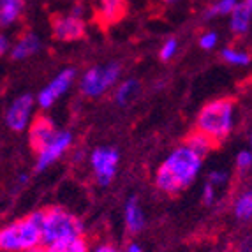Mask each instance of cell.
Returning <instances> with one entry per match:
<instances>
[{
	"label": "cell",
	"instance_id": "obj_1",
	"mask_svg": "<svg viewBox=\"0 0 252 252\" xmlns=\"http://www.w3.org/2000/svg\"><path fill=\"white\" fill-rule=\"evenodd\" d=\"M203 154L184 141L157 168L156 187L166 194L182 192L196 180L203 166Z\"/></svg>",
	"mask_w": 252,
	"mask_h": 252
},
{
	"label": "cell",
	"instance_id": "obj_2",
	"mask_svg": "<svg viewBox=\"0 0 252 252\" xmlns=\"http://www.w3.org/2000/svg\"><path fill=\"white\" fill-rule=\"evenodd\" d=\"M41 245V210L11 220L0 229V249L4 252H29Z\"/></svg>",
	"mask_w": 252,
	"mask_h": 252
},
{
	"label": "cell",
	"instance_id": "obj_3",
	"mask_svg": "<svg viewBox=\"0 0 252 252\" xmlns=\"http://www.w3.org/2000/svg\"><path fill=\"white\" fill-rule=\"evenodd\" d=\"M233 124H235V101L231 97H224L203 106L196 118V130L203 132L219 145L231 134Z\"/></svg>",
	"mask_w": 252,
	"mask_h": 252
},
{
	"label": "cell",
	"instance_id": "obj_4",
	"mask_svg": "<svg viewBox=\"0 0 252 252\" xmlns=\"http://www.w3.org/2000/svg\"><path fill=\"white\" fill-rule=\"evenodd\" d=\"M41 231L42 245H51L60 240L81 236L85 226L74 214L67 212L60 206H51L46 210H41Z\"/></svg>",
	"mask_w": 252,
	"mask_h": 252
},
{
	"label": "cell",
	"instance_id": "obj_5",
	"mask_svg": "<svg viewBox=\"0 0 252 252\" xmlns=\"http://www.w3.org/2000/svg\"><path fill=\"white\" fill-rule=\"evenodd\" d=\"M120 63L109 62L106 65H94L81 76L80 90L87 97H101L108 92L120 78Z\"/></svg>",
	"mask_w": 252,
	"mask_h": 252
},
{
	"label": "cell",
	"instance_id": "obj_6",
	"mask_svg": "<svg viewBox=\"0 0 252 252\" xmlns=\"http://www.w3.org/2000/svg\"><path fill=\"white\" fill-rule=\"evenodd\" d=\"M118 152L111 147H99L90 154V166H92L94 177L99 185H108L117 175Z\"/></svg>",
	"mask_w": 252,
	"mask_h": 252
},
{
	"label": "cell",
	"instance_id": "obj_7",
	"mask_svg": "<svg viewBox=\"0 0 252 252\" xmlns=\"http://www.w3.org/2000/svg\"><path fill=\"white\" fill-rule=\"evenodd\" d=\"M51 32L53 37L60 42H74L80 41L87 34L83 16L76 13L71 14H55L51 18Z\"/></svg>",
	"mask_w": 252,
	"mask_h": 252
},
{
	"label": "cell",
	"instance_id": "obj_8",
	"mask_svg": "<svg viewBox=\"0 0 252 252\" xmlns=\"http://www.w3.org/2000/svg\"><path fill=\"white\" fill-rule=\"evenodd\" d=\"M35 102L37 101L30 94H23V95L16 97L5 111V126L14 132H23L25 129H29L32 120H34L32 113H34Z\"/></svg>",
	"mask_w": 252,
	"mask_h": 252
},
{
	"label": "cell",
	"instance_id": "obj_9",
	"mask_svg": "<svg viewBox=\"0 0 252 252\" xmlns=\"http://www.w3.org/2000/svg\"><path fill=\"white\" fill-rule=\"evenodd\" d=\"M74 78H76V71L74 69H63L60 71L59 74L55 76L53 80L37 94L35 97V101H37V106L41 109H50L55 102L59 101L60 97L63 94L67 92L71 89V85L74 83Z\"/></svg>",
	"mask_w": 252,
	"mask_h": 252
},
{
	"label": "cell",
	"instance_id": "obj_10",
	"mask_svg": "<svg viewBox=\"0 0 252 252\" xmlns=\"http://www.w3.org/2000/svg\"><path fill=\"white\" fill-rule=\"evenodd\" d=\"M72 143V134L69 130H59V134L51 139L46 147L41 152H37V159H35V169L37 171H44L48 169L53 162L60 159V157L67 152V148Z\"/></svg>",
	"mask_w": 252,
	"mask_h": 252
},
{
	"label": "cell",
	"instance_id": "obj_11",
	"mask_svg": "<svg viewBox=\"0 0 252 252\" xmlns=\"http://www.w3.org/2000/svg\"><path fill=\"white\" fill-rule=\"evenodd\" d=\"M57 134H59V130L55 129V124L51 122L48 117H44V115H39V117H35L34 120H32V124H30V127H29L30 147L37 154V152H41Z\"/></svg>",
	"mask_w": 252,
	"mask_h": 252
},
{
	"label": "cell",
	"instance_id": "obj_12",
	"mask_svg": "<svg viewBox=\"0 0 252 252\" xmlns=\"http://www.w3.org/2000/svg\"><path fill=\"white\" fill-rule=\"evenodd\" d=\"M124 215H126V227L130 235H138L145 226V214L139 205V199L136 196H130L124 206Z\"/></svg>",
	"mask_w": 252,
	"mask_h": 252
},
{
	"label": "cell",
	"instance_id": "obj_13",
	"mask_svg": "<svg viewBox=\"0 0 252 252\" xmlns=\"http://www.w3.org/2000/svg\"><path fill=\"white\" fill-rule=\"evenodd\" d=\"M127 7V0H99L97 5V18L104 23L111 25L124 18Z\"/></svg>",
	"mask_w": 252,
	"mask_h": 252
},
{
	"label": "cell",
	"instance_id": "obj_14",
	"mask_svg": "<svg viewBox=\"0 0 252 252\" xmlns=\"http://www.w3.org/2000/svg\"><path fill=\"white\" fill-rule=\"evenodd\" d=\"M41 48V39L35 34H25L21 35L14 46L11 48V59L13 60H25L32 55H35Z\"/></svg>",
	"mask_w": 252,
	"mask_h": 252
},
{
	"label": "cell",
	"instance_id": "obj_15",
	"mask_svg": "<svg viewBox=\"0 0 252 252\" xmlns=\"http://www.w3.org/2000/svg\"><path fill=\"white\" fill-rule=\"evenodd\" d=\"M251 20H252V11L240 2L238 7L233 11V14L229 16V29L235 35H245L251 29Z\"/></svg>",
	"mask_w": 252,
	"mask_h": 252
},
{
	"label": "cell",
	"instance_id": "obj_16",
	"mask_svg": "<svg viewBox=\"0 0 252 252\" xmlns=\"http://www.w3.org/2000/svg\"><path fill=\"white\" fill-rule=\"evenodd\" d=\"M46 252H92L90 245L83 235L81 236H72V238L60 240L55 244L48 245Z\"/></svg>",
	"mask_w": 252,
	"mask_h": 252
},
{
	"label": "cell",
	"instance_id": "obj_17",
	"mask_svg": "<svg viewBox=\"0 0 252 252\" xmlns=\"http://www.w3.org/2000/svg\"><path fill=\"white\" fill-rule=\"evenodd\" d=\"M25 7V0H0V23L2 27H9L16 23Z\"/></svg>",
	"mask_w": 252,
	"mask_h": 252
},
{
	"label": "cell",
	"instance_id": "obj_18",
	"mask_svg": "<svg viewBox=\"0 0 252 252\" xmlns=\"http://www.w3.org/2000/svg\"><path fill=\"white\" fill-rule=\"evenodd\" d=\"M220 57L226 60L227 63L231 65H238V67H245L252 62V55L245 50H240V48H231L227 46L220 51Z\"/></svg>",
	"mask_w": 252,
	"mask_h": 252
},
{
	"label": "cell",
	"instance_id": "obj_19",
	"mask_svg": "<svg viewBox=\"0 0 252 252\" xmlns=\"http://www.w3.org/2000/svg\"><path fill=\"white\" fill-rule=\"evenodd\" d=\"M138 90H139L138 81H136V80H126L124 83L118 85L117 92H115V101H117L120 106L129 104V102L136 97Z\"/></svg>",
	"mask_w": 252,
	"mask_h": 252
},
{
	"label": "cell",
	"instance_id": "obj_20",
	"mask_svg": "<svg viewBox=\"0 0 252 252\" xmlns=\"http://www.w3.org/2000/svg\"><path fill=\"white\" fill-rule=\"evenodd\" d=\"M185 143H189L192 148H196V150L199 152V154H203V156H206L210 150H214L215 147H217V143L215 141H212L208 136H205L203 132H199V130H194L192 134H189L187 138H185Z\"/></svg>",
	"mask_w": 252,
	"mask_h": 252
},
{
	"label": "cell",
	"instance_id": "obj_21",
	"mask_svg": "<svg viewBox=\"0 0 252 252\" xmlns=\"http://www.w3.org/2000/svg\"><path fill=\"white\" fill-rule=\"evenodd\" d=\"M240 0H217L214 5L208 7L206 11V18H214V16H231L233 11L238 7Z\"/></svg>",
	"mask_w": 252,
	"mask_h": 252
},
{
	"label": "cell",
	"instance_id": "obj_22",
	"mask_svg": "<svg viewBox=\"0 0 252 252\" xmlns=\"http://www.w3.org/2000/svg\"><path fill=\"white\" fill-rule=\"evenodd\" d=\"M235 215L238 219H251L252 217V190H247L236 199L235 203Z\"/></svg>",
	"mask_w": 252,
	"mask_h": 252
},
{
	"label": "cell",
	"instance_id": "obj_23",
	"mask_svg": "<svg viewBox=\"0 0 252 252\" xmlns=\"http://www.w3.org/2000/svg\"><path fill=\"white\" fill-rule=\"evenodd\" d=\"M177 51H178V42H177V39H168V41H166L162 44V48H160L159 57H160V60L168 62V60H171L173 57L177 55Z\"/></svg>",
	"mask_w": 252,
	"mask_h": 252
},
{
	"label": "cell",
	"instance_id": "obj_24",
	"mask_svg": "<svg viewBox=\"0 0 252 252\" xmlns=\"http://www.w3.org/2000/svg\"><path fill=\"white\" fill-rule=\"evenodd\" d=\"M219 44V34L214 30H208V32H203L201 37H199V46L203 50H214Z\"/></svg>",
	"mask_w": 252,
	"mask_h": 252
},
{
	"label": "cell",
	"instance_id": "obj_25",
	"mask_svg": "<svg viewBox=\"0 0 252 252\" xmlns=\"http://www.w3.org/2000/svg\"><path fill=\"white\" fill-rule=\"evenodd\" d=\"M215 198H217V185L206 180L205 187H203V201H205V205L210 206L214 205Z\"/></svg>",
	"mask_w": 252,
	"mask_h": 252
},
{
	"label": "cell",
	"instance_id": "obj_26",
	"mask_svg": "<svg viewBox=\"0 0 252 252\" xmlns=\"http://www.w3.org/2000/svg\"><path fill=\"white\" fill-rule=\"evenodd\" d=\"M236 168L245 171V169L252 168V152L251 150H242L236 156Z\"/></svg>",
	"mask_w": 252,
	"mask_h": 252
},
{
	"label": "cell",
	"instance_id": "obj_27",
	"mask_svg": "<svg viewBox=\"0 0 252 252\" xmlns=\"http://www.w3.org/2000/svg\"><path fill=\"white\" fill-rule=\"evenodd\" d=\"M92 252H118V249L115 247V245L106 244V242H102V244L95 245V247L92 249Z\"/></svg>",
	"mask_w": 252,
	"mask_h": 252
},
{
	"label": "cell",
	"instance_id": "obj_28",
	"mask_svg": "<svg viewBox=\"0 0 252 252\" xmlns=\"http://www.w3.org/2000/svg\"><path fill=\"white\" fill-rule=\"evenodd\" d=\"M7 46H9L7 37H5V35H2V37H0V53H2V55L7 53Z\"/></svg>",
	"mask_w": 252,
	"mask_h": 252
},
{
	"label": "cell",
	"instance_id": "obj_29",
	"mask_svg": "<svg viewBox=\"0 0 252 252\" xmlns=\"http://www.w3.org/2000/svg\"><path fill=\"white\" fill-rule=\"evenodd\" d=\"M124 252H143V249H141V245H138L136 242H132V244L127 245Z\"/></svg>",
	"mask_w": 252,
	"mask_h": 252
},
{
	"label": "cell",
	"instance_id": "obj_30",
	"mask_svg": "<svg viewBox=\"0 0 252 252\" xmlns=\"http://www.w3.org/2000/svg\"><path fill=\"white\" fill-rule=\"evenodd\" d=\"M29 252H46V247L42 249V247H37V249H32V251H29Z\"/></svg>",
	"mask_w": 252,
	"mask_h": 252
},
{
	"label": "cell",
	"instance_id": "obj_31",
	"mask_svg": "<svg viewBox=\"0 0 252 252\" xmlns=\"http://www.w3.org/2000/svg\"><path fill=\"white\" fill-rule=\"evenodd\" d=\"M244 4L247 5V7H249V9H251V11H252V0H244Z\"/></svg>",
	"mask_w": 252,
	"mask_h": 252
},
{
	"label": "cell",
	"instance_id": "obj_32",
	"mask_svg": "<svg viewBox=\"0 0 252 252\" xmlns=\"http://www.w3.org/2000/svg\"><path fill=\"white\" fill-rule=\"evenodd\" d=\"M160 2H166V4H175V2H178V0H160Z\"/></svg>",
	"mask_w": 252,
	"mask_h": 252
},
{
	"label": "cell",
	"instance_id": "obj_33",
	"mask_svg": "<svg viewBox=\"0 0 252 252\" xmlns=\"http://www.w3.org/2000/svg\"><path fill=\"white\" fill-rule=\"evenodd\" d=\"M251 152H252V132H251Z\"/></svg>",
	"mask_w": 252,
	"mask_h": 252
}]
</instances>
